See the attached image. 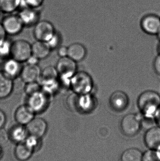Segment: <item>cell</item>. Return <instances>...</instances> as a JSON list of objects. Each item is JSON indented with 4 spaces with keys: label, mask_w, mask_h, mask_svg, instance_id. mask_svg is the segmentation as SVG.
Segmentation results:
<instances>
[{
    "label": "cell",
    "mask_w": 160,
    "mask_h": 161,
    "mask_svg": "<svg viewBox=\"0 0 160 161\" xmlns=\"http://www.w3.org/2000/svg\"><path fill=\"white\" fill-rule=\"evenodd\" d=\"M138 106L142 114L146 118H155L160 107V95L154 91L142 93L138 99Z\"/></svg>",
    "instance_id": "obj_1"
},
{
    "label": "cell",
    "mask_w": 160,
    "mask_h": 161,
    "mask_svg": "<svg viewBox=\"0 0 160 161\" xmlns=\"http://www.w3.org/2000/svg\"><path fill=\"white\" fill-rule=\"evenodd\" d=\"M67 105L71 110L89 113L96 106V100L91 94L80 95L73 92L67 99Z\"/></svg>",
    "instance_id": "obj_2"
},
{
    "label": "cell",
    "mask_w": 160,
    "mask_h": 161,
    "mask_svg": "<svg viewBox=\"0 0 160 161\" xmlns=\"http://www.w3.org/2000/svg\"><path fill=\"white\" fill-rule=\"evenodd\" d=\"M93 86L92 77L85 72H77L70 79V88L73 92L78 94L90 93Z\"/></svg>",
    "instance_id": "obj_3"
},
{
    "label": "cell",
    "mask_w": 160,
    "mask_h": 161,
    "mask_svg": "<svg viewBox=\"0 0 160 161\" xmlns=\"http://www.w3.org/2000/svg\"><path fill=\"white\" fill-rule=\"evenodd\" d=\"M52 98L41 91L27 96L26 105L35 114H39L47 109Z\"/></svg>",
    "instance_id": "obj_4"
},
{
    "label": "cell",
    "mask_w": 160,
    "mask_h": 161,
    "mask_svg": "<svg viewBox=\"0 0 160 161\" xmlns=\"http://www.w3.org/2000/svg\"><path fill=\"white\" fill-rule=\"evenodd\" d=\"M32 55V45L27 41L18 40L12 42L11 57L19 62H26Z\"/></svg>",
    "instance_id": "obj_5"
},
{
    "label": "cell",
    "mask_w": 160,
    "mask_h": 161,
    "mask_svg": "<svg viewBox=\"0 0 160 161\" xmlns=\"http://www.w3.org/2000/svg\"><path fill=\"white\" fill-rule=\"evenodd\" d=\"M56 31L54 25L48 20H39L34 26V37L37 41L47 42Z\"/></svg>",
    "instance_id": "obj_6"
},
{
    "label": "cell",
    "mask_w": 160,
    "mask_h": 161,
    "mask_svg": "<svg viewBox=\"0 0 160 161\" xmlns=\"http://www.w3.org/2000/svg\"><path fill=\"white\" fill-rule=\"evenodd\" d=\"M1 23L6 34L12 36L19 34L24 26L18 14L13 13L3 17Z\"/></svg>",
    "instance_id": "obj_7"
},
{
    "label": "cell",
    "mask_w": 160,
    "mask_h": 161,
    "mask_svg": "<svg viewBox=\"0 0 160 161\" xmlns=\"http://www.w3.org/2000/svg\"><path fill=\"white\" fill-rule=\"evenodd\" d=\"M121 130L126 136L129 137L137 134L141 129L140 118L137 114H129L125 115L121 122Z\"/></svg>",
    "instance_id": "obj_8"
},
{
    "label": "cell",
    "mask_w": 160,
    "mask_h": 161,
    "mask_svg": "<svg viewBox=\"0 0 160 161\" xmlns=\"http://www.w3.org/2000/svg\"><path fill=\"white\" fill-rule=\"evenodd\" d=\"M59 76L70 80L77 72L76 62L68 57L60 58L55 66Z\"/></svg>",
    "instance_id": "obj_9"
},
{
    "label": "cell",
    "mask_w": 160,
    "mask_h": 161,
    "mask_svg": "<svg viewBox=\"0 0 160 161\" xmlns=\"http://www.w3.org/2000/svg\"><path fill=\"white\" fill-rule=\"evenodd\" d=\"M24 26H34L39 21L40 11L39 8H22L18 13Z\"/></svg>",
    "instance_id": "obj_10"
},
{
    "label": "cell",
    "mask_w": 160,
    "mask_h": 161,
    "mask_svg": "<svg viewBox=\"0 0 160 161\" xmlns=\"http://www.w3.org/2000/svg\"><path fill=\"white\" fill-rule=\"evenodd\" d=\"M111 108L117 112L125 110L128 106V97L126 93L121 91H116L114 92L109 99Z\"/></svg>",
    "instance_id": "obj_11"
},
{
    "label": "cell",
    "mask_w": 160,
    "mask_h": 161,
    "mask_svg": "<svg viewBox=\"0 0 160 161\" xmlns=\"http://www.w3.org/2000/svg\"><path fill=\"white\" fill-rule=\"evenodd\" d=\"M141 26L147 34L157 35L160 31V18L153 14L147 15L142 19Z\"/></svg>",
    "instance_id": "obj_12"
},
{
    "label": "cell",
    "mask_w": 160,
    "mask_h": 161,
    "mask_svg": "<svg viewBox=\"0 0 160 161\" xmlns=\"http://www.w3.org/2000/svg\"><path fill=\"white\" fill-rule=\"evenodd\" d=\"M21 63L12 58H9L4 62L2 72L8 77L14 80L20 77L23 67Z\"/></svg>",
    "instance_id": "obj_13"
},
{
    "label": "cell",
    "mask_w": 160,
    "mask_h": 161,
    "mask_svg": "<svg viewBox=\"0 0 160 161\" xmlns=\"http://www.w3.org/2000/svg\"><path fill=\"white\" fill-rule=\"evenodd\" d=\"M41 70L38 65L26 64L23 67L20 77L24 83L39 81Z\"/></svg>",
    "instance_id": "obj_14"
},
{
    "label": "cell",
    "mask_w": 160,
    "mask_h": 161,
    "mask_svg": "<svg viewBox=\"0 0 160 161\" xmlns=\"http://www.w3.org/2000/svg\"><path fill=\"white\" fill-rule=\"evenodd\" d=\"M26 129L30 135L40 138L46 133L48 129V124L44 119L34 117L26 125Z\"/></svg>",
    "instance_id": "obj_15"
},
{
    "label": "cell",
    "mask_w": 160,
    "mask_h": 161,
    "mask_svg": "<svg viewBox=\"0 0 160 161\" xmlns=\"http://www.w3.org/2000/svg\"><path fill=\"white\" fill-rule=\"evenodd\" d=\"M144 141L147 146L153 150L160 148V126L153 127L146 132Z\"/></svg>",
    "instance_id": "obj_16"
},
{
    "label": "cell",
    "mask_w": 160,
    "mask_h": 161,
    "mask_svg": "<svg viewBox=\"0 0 160 161\" xmlns=\"http://www.w3.org/2000/svg\"><path fill=\"white\" fill-rule=\"evenodd\" d=\"M35 114L27 105H22L15 111L14 117L18 124L26 125L35 117Z\"/></svg>",
    "instance_id": "obj_17"
},
{
    "label": "cell",
    "mask_w": 160,
    "mask_h": 161,
    "mask_svg": "<svg viewBox=\"0 0 160 161\" xmlns=\"http://www.w3.org/2000/svg\"><path fill=\"white\" fill-rule=\"evenodd\" d=\"M14 90V81L0 72V99L8 97Z\"/></svg>",
    "instance_id": "obj_18"
},
{
    "label": "cell",
    "mask_w": 160,
    "mask_h": 161,
    "mask_svg": "<svg viewBox=\"0 0 160 161\" xmlns=\"http://www.w3.org/2000/svg\"><path fill=\"white\" fill-rule=\"evenodd\" d=\"M32 55L41 60L49 57L51 49L47 42L37 41L32 44Z\"/></svg>",
    "instance_id": "obj_19"
},
{
    "label": "cell",
    "mask_w": 160,
    "mask_h": 161,
    "mask_svg": "<svg viewBox=\"0 0 160 161\" xmlns=\"http://www.w3.org/2000/svg\"><path fill=\"white\" fill-rule=\"evenodd\" d=\"M86 53V49L80 43H73L68 47V57L76 62L83 60Z\"/></svg>",
    "instance_id": "obj_20"
},
{
    "label": "cell",
    "mask_w": 160,
    "mask_h": 161,
    "mask_svg": "<svg viewBox=\"0 0 160 161\" xmlns=\"http://www.w3.org/2000/svg\"><path fill=\"white\" fill-rule=\"evenodd\" d=\"M28 133L26 127L25 128L24 125L19 124L12 127L8 132L9 139L18 144L25 141Z\"/></svg>",
    "instance_id": "obj_21"
},
{
    "label": "cell",
    "mask_w": 160,
    "mask_h": 161,
    "mask_svg": "<svg viewBox=\"0 0 160 161\" xmlns=\"http://www.w3.org/2000/svg\"><path fill=\"white\" fill-rule=\"evenodd\" d=\"M33 150L24 143H21L16 147L15 150V155L18 160L20 161H25L31 158L33 154Z\"/></svg>",
    "instance_id": "obj_22"
},
{
    "label": "cell",
    "mask_w": 160,
    "mask_h": 161,
    "mask_svg": "<svg viewBox=\"0 0 160 161\" xmlns=\"http://www.w3.org/2000/svg\"><path fill=\"white\" fill-rule=\"evenodd\" d=\"M59 76L55 67L48 66L41 70V75L38 82L39 83L57 80Z\"/></svg>",
    "instance_id": "obj_23"
},
{
    "label": "cell",
    "mask_w": 160,
    "mask_h": 161,
    "mask_svg": "<svg viewBox=\"0 0 160 161\" xmlns=\"http://www.w3.org/2000/svg\"><path fill=\"white\" fill-rule=\"evenodd\" d=\"M20 7V0H0V10L3 13H13Z\"/></svg>",
    "instance_id": "obj_24"
},
{
    "label": "cell",
    "mask_w": 160,
    "mask_h": 161,
    "mask_svg": "<svg viewBox=\"0 0 160 161\" xmlns=\"http://www.w3.org/2000/svg\"><path fill=\"white\" fill-rule=\"evenodd\" d=\"M142 152L135 148H130L123 152L121 156V161H142Z\"/></svg>",
    "instance_id": "obj_25"
},
{
    "label": "cell",
    "mask_w": 160,
    "mask_h": 161,
    "mask_svg": "<svg viewBox=\"0 0 160 161\" xmlns=\"http://www.w3.org/2000/svg\"><path fill=\"white\" fill-rule=\"evenodd\" d=\"M12 42L6 39L0 44V58L5 59L11 57Z\"/></svg>",
    "instance_id": "obj_26"
},
{
    "label": "cell",
    "mask_w": 160,
    "mask_h": 161,
    "mask_svg": "<svg viewBox=\"0 0 160 161\" xmlns=\"http://www.w3.org/2000/svg\"><path fill=\"white\" fill-rule=\"evenodd\" d=\"M41 91V86L38 81L25 83L23 92L27 96Z\"/></svg>",
    "instance_id": "obj_27"
},
{
    "label": "cell",
    "mask_w": 160,
    "mask_h": 161,
    "mask_svg": "<svg viewBox=\"0 0 160 161\" xmlns=\"http://www.w3.org/2000/svg\"><path fill=\"white\" fill-rule=\"evenodd\" d=\"M44 1V0H20V8L24 7L39 8L43 4Z\"/></svg>",
    "instance_id": "obj_28"
},
{
    "label": "cell",
    "mask_w": 160,
    "mask_h": 161,
    "mask_svg": "<svg viewBox=\"0 0 160 161\" xmlns=\"http://www.w3.org/2000/svg\"><path fill=\"white\" fill-rule=\"evenodd\" d=\"M156 150L146 151L142 156V161H160V155Z\"/></svg>",
    "instance_id": "obj_29"
},
{
    "label": "cell",
    "mask_w": 160,
    "mask_h": 161,
    "mask_svg": "<svg viewBox=\"0 0 160 161\" xmlns=\"http://www.w3.org/2000/svg\"><path fill=\"white\" fill-rule=\"evenodd\" d=\"M40 138L36 136L31 135L30 137H27L25 140V143L30 147L33 151L37 149L40 145Z\"/></svg>",
    "instance_id": "obj_30"
},
{
    "label": "cell",
    "mask_w": 160,
    "mask_h": 161,
    "mask_svg": "<svg viewBox=\"0 0 160 161\" xmlns=\"http://www.w3.org/2000/svg\"><path fill=\"white\" fill-rule=\"evenodd\" d=\"M46 42L51 50L58 48V47H60V42H61L60 35L56 32L55 34Z\"/></svg>",
    "instance_id": "obj_31"
},
{
    "label": "cell",
    "mask_w": 160,
    "mask_h": 161,
    "mask_svg": "<svg viewBox=\"0 0 160 161\" xmlns=\"http://www.w3.org/2000/svg\"><path fill=\"white\" fill-rule=\"evenodd\" d=\"M9 139V134L3 128L0 129V145L4 144Z\"/></svg>",
    "instance_id": "obj_32"
},
{
    "label": "cell",
    "mask_w": 160,
    "mask_h": 161,
    "mask_svg": "<svg viewBox=\"0 0 160 161\" xmlns=\"http://www.w3.org/2000/svg\"><path fill=\"white\" fill-rule=\"evenodd\" d=\"M57 54L60 58L68 56V47L64 46H61L58 47Z\"/></svg>",
    "instance_id": "obj_33"
},
{
    "label": "cell",
    "mask_w": 160,
    "mask_h": 161,
    "mask_svg": "<svg viewBox=\"0 0 160 161\" xmlns=\"http://www.w3.org/2000/svg\"><path fill=\"white\" fill-rule=\"evenodd\" d=\"M154 68L155 71L160 75V54L156 58L154 62Z\"/></svg>",
    "instance_id": "obj_34"
},
{
    "label": "cell",
    "mask_w": 160,
    "mask_h": 161,
    "mask_svg": "<svg viewBox=\"0 0 160 161\" xmlns=\"http://www.w3.org/2000/svg\"><path fill=\"white\" fill-rule=\"evenodd\" d=\"M39 60H40L37 58L32 55L26 60V62L27 64H30V65H38Z\"/></svg>",
    "instance_id": "obj_35"
},
{
    "label": "cell",
    "mask_w": 160,
    "mask_h": 161,
    "mask_svg": "<svg viewBox=\"0 0 160 161\" xmlns=\"http://www.w3.org/2000/svg\"><path fill=\"white\" fill-rule=\"evenodd\" d=\"M7 35L2 23L0 22V44L6 39Z\"/></svg>",
    "instance_id": "obj_36"
},
{
    "label": "cell",
    "mask_w": 160,
    "mask_h": 161,
    "mask_svg": "<svg viewBox=\"0 0 160 161\" xmlns=\"http://www.w3.org/2000/svg\"><path fill=\"white\" fill-rule=\"evenodd\" d=\"M6 122V116L5 114L0 109V129L3 128V127Z\"/></svg>",
    "instance_id": "obj_37"
},
{
    "label": "cell",
    "mask_w": 160,
    "mask_h": 161,
    "mask_svg": "<svg viewBox=\"0 0 160 161\" xmlns=\"http://www.w3.org/2000/svg\"><path fill=\"white\" fill-rule=\"evenodd\" d=\"M155 120H156V122H157L158 126H160V107L158 109L157 113H156V115L155 116Z\"/></svg>",
    "instance_id": "obj_38"
},
{
    "label": "cell",
    "mask_w": 160,
    "mask_h": 161,
    "mask_svg": "<svg viewBox=\"0 0 160 161\" xmlns=\"http://www.w3.org/2000/svg\"><path fill=\"white\" fill-rule=\"evenodd\" d=\"M2 154H3V150H2V146L0 145V159H1V157H2Z\"/></svg>",
    "instance_id": "obj_39"
},
{
    "label": "cell",
    "mask_w": 160,
    "mask_h": 161,
    "mask_svg": "<svg viewBox=\"0 0 160 161\" xmlns=\"http://www.w3.org/2000/svg\"><path fill=\"white\" fill-rule=\"evenodd\" d=\"M157 36L158 37L160 41V31L159 32V33L158 34H157Z\"/></svg>",
    "instance_id": "obj_40"
},
{
    "label": "cell",
    "mask_w": 160,
    "mask_h": 161,
    "mask_svg": "<svg viewBox=\"0 0 160 161\" xmlns=\"http://www.w3.org/2000/svg\"><path fill=\"white\" fill-rule=\"evenodd\" d=\"M159 54H160V45L159 47Z\"/></svg>",
    "instance_id": "obj_41"
}]
</instances>
